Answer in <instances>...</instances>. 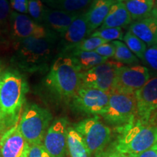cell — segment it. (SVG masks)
Instances as JSON below:
<instances>
[{
  "instance_id": "obj_1",
  "label": "cell",
  "mask_w": 157,
  "mask_h": 157,
  "mask_svg": "<svg viewBox=\"0 0 157 157\" xmlns=\"http://www.w3.org/2000/svg\"><path fill=\"white\" fill-rule=\"evenodd\" d=\"M57 40L26 38L13 42L12 44L14 52L11 57V63L21 72L34 74L48 71Z\"/></svg>"
},
{
  "instance_id": "obj_2",
  "label": "cell",
  "mask_w": 157,
  "mask_h": 157,
  "mask_svg": "<svg viewBox=\"0 0 157 157\" xmlns=\"http://www.w3.org/2000/svg\"><path fill=\"white\" fill-rule=\"evenodd\" d=\"M80 71L68 55H58L42 81L43 89L56 101L69 103L81 86Z\"/></svg>"
},
{
  "instance_id": "obj_3",
  "label": "cell",
  "mask_w": 157,
  "mask_h": 157,
  "mask_svg": "<svg viewBox=\"0 0 157 157\" xmlns=\"http://www.w3.org/2000/svg\"><path fill=\"white\" fill-rule=\"evenodd\" d=\"M29 90L26 78L16 68L4 69L0 75V110L7 129L18 123Z\"/></svg>"
},
{
  "instance_id": "obj_4",
  "label": "cell",
  "mask_w": 157,
  "mask_h": 157,
  "mask_svg": "<svg viewBox=\"0 0 157 157\" xmlns=\"http://www.w3.org/2000/svg\"><path fill=\"white\" fill-rule=\"evenodd\" d=\"M117 130L119 135L113 146L128 156L145 151L157 143V123L145 124L136 119L131 124Z\"/></svg>"
},
{
  "instance_id": "obj_5",
  "label": "cell",
  "mask_w": 157,
  "mask_h": 157,
  "mask_svg": "<svg viewBox=\"0 0 157 157\" xmlns=\"http://www.w3.org/2000/svg\"><path fill=\"white\" fill-rule=\"evenodd\" d=\"M53 119L48 109L35 103H27L18 121L20 132L30 145L42 144Z\"/></svg>"
},
{
  "instance_id": "obj_6",
  "label": "cell",
  "mask_w": 157,
  "mask_h": 157,
  "mask_svg": "<svg viewBox=\"0 0 157 157\" xmlns=\"http://www.w3.org/2000/svg\"><path fill=\"white\" fill-rule=\"evenodd\" d=\"M101 117L105 123L117 129L131 124L137 119L135 94L111 92L107 109Z\"/></svg>"
},
{
  "instance_id": "obj_7",
  "label": "cell",
  "mask_w": 157,
  "mask_h": 157,
  "mask_svg": "<svg viewBox=\"0 0 157 157\" xmlns=\"http://www.w3.org/2000/svg\"><path fill=\"white\" fill-rule=\"evenodd\" d=\"M72 127L83 138L92 156L103 151L111 140V129L101 121L99 116L86 118Z\"/></svg>"
},
{
  "instance_id": "obj_8",
  "label": "cell",
  "mask_w": 157,
  "mask_h": 157,
  "mask_svg": "<svg viewBox=\"0 0 157 157\" xmlns=\"http://www.w3.org/2000/svg\"><path fill=\"white\" fill-rule=\"evenodd\" d=\"M26 38L58 39L46 26L36 23L27 14L12 10L9 25V41L13 42Z\"/></svg>"
},
{
  "instance_id": "obj_9",
  "label": "cell",
  "mask_w": 157,
  "mask_h": 157,
  "mask_svg": "<svg viewBox=\"0 0 157 157\" xmlns=\"http://www.w3.org/2000/svg\"><path fill=\"white\" fill-rule=\"evenodd\" d=\"M109 94L102 90L80 86L69 102L74 112L89 116H101L109 103Z\"/></svg>"
},
{
  "instance_id": "obj_10",
  "label": "cell",
  "mask_w": 157,
  "mask_h": 157,
  "mask_svg": "<svg viewBox=\"0 0 157 157\" xmlns=\"http://www.w3.org/2000/svg\"><path fill=\"white\" fill-rule=\"evenodd\" d=\"M123 64L109 60L87 71L80 72L81 86L95 88L110 94L114 87L117 70Z\"/></svg>"
},
{
  "instance_id": "obj_11",
  "label": "cell",
  "mask_w": 157,
  "mask_h": 157,
  "mask_svg": "<svg viewBox=\"0 0 157 157\" xmlns=\"http://www.w3.org/2000/svg\"><path fill=\"white\" fill-rule=\"evenodd\" d=\"M137 119L142 124L157 123V76H153L135 93Z\"/></svg>"
},
{
  "instance_id": "obj_12",
  "label": "cell",
  "mask_w": 157,
  "mask_h": 157,
  "mask_svg": "<svg viewBox=\"0 0 157 157\" xmlns=\"http://www.w3.org/2000/svg\"><path fill=\"white\" fill-rule=\"evenodd\" d=\"M150 78L149 71L145 66L140 64L130 66L123 65L117 70L113 91L135 94Z\"/></svg>"
},
{
  "instance_id": "obj_13",
  "label": "cell",
  "mask_w": 157,
  "mask_h": 157,
  "mask_svg": "<svg viewBox=\"0 0 157 157\" xmlns=\"http://www.w3.org/2000/svg\"><path fill=\"white\" fill-rule=\"evenodd\" d=\"M69 126L67 118H56L51 123L43 140L42 145L52 157H66L67 129Z\"/></svg>"
},
{
  "instance_id": "obj_14",
  "label": "cell",
  "mask_w": 157,
  "mask_h": 157,
  "mask_svg": "<svg viewBox=\"0 0 157 157\" xmlns=\"http://www.w3.org/2000/svg\"><path fill=\"white\" fill-rule=\"evenodd\" d=\"M89 36L86 11H84L78 15L67 31L60 36V40L57 46L58 56L68 54L76 44Z\"/></svg>"
},
{
  "instance_id": "obj_15",
  "label": "cell",
  "mask_w": 157,
  "mask_h": 157,
  "mask_svg": "<svg viewBox=\"0 0 157 157\" xmlns=\"http://www.w3.org/2000/svg\"><path fill=\"white\" fill-rule=\"evenodd\" d=\"M30 144L23 136L18 124L7 129L0 137V157H29Z\"/></svg>"
},
{
  "instance_id": "obj_16",
  "label": "cell",
  "mask_w": 157,
  "mask_h": 157,
  "mask_svg": "<svg viewBox=\"0 0 157 157\" xmlns=\"http://www.w3.org/2000/svg\"><path fill=\"white\" fill-rule=\"evenodd\" d=\"M129 31L146 43L147 47L157 44V7L144 18L132 21Z\"/></svg>"
},
{
  "instance_id": "obj_17",
  "label": "cell",
  "mask_w": 157,
  "mask_h": 157,
  "mask_svg": "<svg viewBox=\"0 0 157 157\" xmlns=\"http://www.w3.org/2000/svg\"><path fill=\"white\" fill-rule=\"evenodd\" d=\"M81 13H69L46 7L42 25L60 37Z\"/></svg>"
},
{
  "instance_id": "obj_18",
  "label": "cell",
  "mask_w": 157,
  "mask_h": 157,
  "mask_svg": "<svg viewBox=\"0 0 157 157\" xmlns=\"http://www.w3.org/2000/svg\"><path fill=\"white\" fill-rule=\"evenodd\" d=\"M114 0H93L86 10L90 35L101 27Z\"/></svg>"
},
{
  "instance_id": "obj_19",
  "label": "cell",
  "mask_w": 157,
  "mask_h": 157,
  "mask_svg": "<svg viewBox=\"0 0 157 157\" xmlns=\"http://www.w3.org/2000/svg\"><path fill=\"white\" fill-rule=\"evenodd\" d=\"M132 20L123 0H114L111 9L100 28H121L132 23Z\"/></svg>"
},
{
  "instance_id": "obj_20",
  "label": "cell",
  "mask_w": 157,
  "mask_h": 157,
  "mask_svg": "<svg viewBox=\"0 0 157 157\" xmlns=\"http://www.w3.org/2000/svg\"><path fill=\"white\" fill-rule=\"evenodd\" d=\"M67 55L73 59L74 63L77 66L80 72L95 67L98 65L106 62L109 60V59L100 56L95 51H93V52L71 51Z\"/></svg>"
},
{
  "instance_id": "obj_21",
  "label": "cell",
  "mask_w": 157,
  "mask_h": 157,
  "mask_svg": "<svg viewBox=\"0 0 157 157\" xmlns=\"http://www.w3.org/2000/svg\"><path fill=\"white\" fill-rule=\"evenodd\" d=\"M67 151L69 157H92L83 138L72 126L67 129Z\"/></svg>"
},
{
  "instance_id": "obj_22",
  "label": "cell",
  "mask_w": 157,
  "mask_h": 157,
  "mask_svg": "<svg viewBox=\"0 0 157 157\" xmlns=\"http://www.w3.org/2000/svg\"><path fill=\"white\" fill-rule=\"evenodd\" d=\"M132 21L144 18L151 14L154 7V0H123Z\"/></svg>"
},
{
  "instance_id": "obj_23",
  "label": "cell",
  "mask_w": 157,
  "mask_h": 157,
  "mask_svg": "<svg viewBox=\"0 0 157 157\" xmlns=\"http://www.w3.org/2000/svg\"><path fill=\"white\" fill-rule=\"evenodd\" d=\"M49 7L52 9L69 12L80 13L86 11L93 0H44Z\"/></svg>"
},
{
  "instance_id": "obj_24",
  "label": "cell",
  "mask_w": 157,
  "mask_h": 157,
  "mask_svg": "<svg viewBox=\"0 0 157 157\" xmlns=\"http://www.w3.org/2000/svg\"><path fill=\"white\" fill-rule=\"evenodd\" d=\"M115 46V54L113 58L116 61L124 66H135L140 64V60L129 50L127 45L121 41H113Z\"/></svg>"
},
{
  "instance_id": "obj_25",
  "label": "cell",
  "mask_w": 157,
  "mask_h": 157,
  "mask_svg": "<svg viewBox=\"0 0 157 157\" xmlns=\"http://www.w3.org/2000/svg\"><path fill=\"white\" fill-rule=\"evenodd\" d=\"M8 0H0V43L9 41V25L11 12Z\"/></svg>"
},
{
  "instance_id": "obj_26",
  "label": "cell",
  "mask_w": 157,
  "mask_h": 157,
  "mask_svg": "<svg viewBox=\"0 0 157 157\" xmlns=\"http://www.w3.org/2000/svg\"><path fill=\"white\" fill-rule=\"evenodd\" d=\"M122 40L129 49V50L137 57L139 60H143L145 52L148 48L146 43L143 42L140 39L135 36L128 31L124 35Z\"/></svg>"
},
{
  "instance_id": "obj_27",
  "label": "cell",
  "mask_w": 157,
  "mask_h": 157,
  "mask_svg": "<svg viewBox=\"0 0 157 157\" xmlns=\"http://www.w3.org/2000/svg\"><path fill=\"white\" fill-rule=\"evenodd\" d=\"M89 36L99 37L109 42L111 41L121 40L123 39L124 34L121 28H99L94 31Z\"/></svg>"
},
{
  "instance_id": "obj_28",
  "label": "cell",
  "mask_w": 157,
  "mask_h": 157,
  "mask_svg": "<svg viewBox=\"0 0 157 157\" xmlns=\"http://www.w3.org/2000/svg\"><path fill=\"white\" fill-rule=\"evenodd\" d=\"M151 77L157 76V44L148 47L142 60Z\"/></svg>"
},
{
  "instance_id": "obj_29",
  "label": "cell",
  "mask_w": 157,
  "mask_h": 157,
  "mask_svg": "<svg viewBox=\"0 0 157 157\" xmlns=\"http://www.w3.org/2000/svg\"><path fill=\"white\" fill-rule=\"evenodd\" d=\"M46 6L42 0H29L28 14L31 19L36 23L42 24Z\"/></svg>"
},
{
  "instance_id": "obj_30",
  "label": "cell",
  "mask_w": 157,
  "mask_h": 157,
  "mask_svg": "<svg viewBox=\"0 0 157 157\" xmlns=\"http://www.w3.org/2000/svg\"><path fill=\"white\" fill-rule=\"evenodd\" d=\"M106 42H108L103 40V39H102L101 38H99V37L88 36L86 39H84V40H82L81 42L78 43V44H76V46L70 51V52H71V51L93 52V51H95L98 47L101 46V44H105V43ZM69 52H68V53H69Z\"/></svg>"
},
{
  "instance_id": "obj_31",
  "label": "cell",
  "mask_w": 157,
  "mask_h": 157,
  "mask_svg": "<svg viewBox=\"0 0 157 157\" xmlns=\"http://www.w3.org/2000/svg\"><path fill=\"white\" fill-rule=\"evenodd\" d=\"M95 52L107 59L113 58L115 54V46L113 42H106L98 47Z\"/></svg>"
},
{
  "instance_id": "obj_32",
  "label": "cell",
  "mask_w": 157,
  "mask_h": 157,
  "mask_svg": "<svg viewBox=\"0 0 157 157\" xmlns=\"http://www.w3.org/2000/svg\"><path fill=\"white\" fill-rule=\"evenodd\" d=\"M29 157H52L42 144L30 145Z\"/></svg>"
},
{
  "instance_id": "obj_33",
  "label": "cell",
  "mask_w": 157,
  "mask_h": 157,
  "mask_svg": "<svg viewBox=\"0 0 157 157\" xmlns=\"http://www.w3.org/2000/svg\"><path fill=\"white\" fill-rule=\"evenodd\" d=\"M13 10L23 14H28L29 0H8Z\"/></svg>"
},
{
  "instance_id": "obj_34",
  "label": "cell",
  "mask_w": 157,
  "mask_h": 157,
  "mask_svg": "<svg viewBox=\"0 0 157 157\" xmlns=\"http://www.w3.org/2000/svg\"><path fill=\"white\" fill-rule=\"evenodd\" d=\"M94 157H129V156L119 152L112 146L111 148H105L103 151L94 156Z\"/></svg>"
},
{
  "instance_id": "obj_35",
  "label": "cell",
  "mask_w": 157,
  "mask_h": 157,
  "mask_svg": "<svg viewBox=\"0 0 157 157\" xmlns=\"http://www.w3.org/2000/svg\"><path fill=\"white\" fill-rule=\"evenodd\" d=\"M129 157H157V143L145 151L137 154L129 155Z\"/></svg>"
},
{
  "instance_id": "obj_36",
  "label": "cell",
  "mask_w": 157,
  "mask_h": 157,
  "mask_svg": "<svg viewBox=\"0 0 157 157\" xmlns=\"http://www.w3.org/2000/svg\"><path fill=\"white\" fill-rule=\"evenodd\" d=\"M7 130V127H6L5 119H4L2 113L1 112L0 110V137L3 135V133Z\"/></svg>"
},
{
  "instance_id": "obj_37",
  "label": "cell",
  "mask_w": 157,
  "mask_h": 157,
  "mask_svg": "<svg viewBox=\"0 0 157 157\" xmlns=\"http://www.w3.org/2000/svg\"><path fill=\"white\" fill-rule=\"evenodd\" d=\"M4 69H5V68H4V66H3L2 63L1 61H0V75H1L2 72L3 71V70H4Z\"/></svg>"
},
{
  "instance_id": "obj_38",
  "label": "cell",
  "mask_w": 157,
  "mask_h": 157,
  "mask_svg": "<svg viewBox=\"0 0 157 157\" xmlns=\"http://www.w3.org/2000/svg\"><path fill=\"white\" fill-rule=\"evenodd\" d=\"M155 6H156V7H157V0H156V5H155Z\"/></svg>"
}]
</instances>
